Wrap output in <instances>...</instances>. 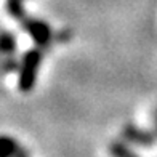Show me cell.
Here are the masks:
<instances>
[{"mask_svg": "<svg viewBox=\"0 0 157 157\" xmlns=\"http://www.w3.org/2000/svg\"><path fill=\"white\" fill-rule=\"evenodd\" d=\"M154 133L157 135V109L154 112Z\"/></svg>", "mask_w": 157, "mask_h": 157, "instance_id": "cell-11", "label": "cell"}, {"mask_svg": "<svg viewBox=\"0 0 157 157\" xmlns=\"http://www.w3.org/2000/svg\"><path fill=\"white\" fill-rule=\"evenodd\" d=\"M15 157H31V154H29V151H27V149H23V147H21V151H19Z\"/></svg>", "mask_w": 157, "mask_h": 157, "instance_id": "cell-10", "label": "cell"}, {"mask_svg": "<svg viewBox=\"0 0 157 157\" xmlns=\"http://www.w3.org/2000/svg\"><path fill=\"white\" fill-rule=\"evenodd\" d=\"M0 50H2V55H3V56L15 55L16 50H18L16 35L13 34L11 31H8V29H3V31H2V39H0Z\"/></svg>", "mask_w": 157, "mask_h": 157, "instance_id": "cell-4", "label": "cell"}, {"mask_svg": "<svg viewBox=\"0 0 157 157\" xmlns=\"http://www.w3.org/2000/svg\"><path fill=\"white\" fill-rule=\"evenodd\" d=\"M44 61V50L39 47H34L26 50L21 56L19 69H18V88L23 93H29L35 87L37 74Z\"/></svg>", "mask_w": 157, "mask_h": 157, "instance_id": "cell-1", "label": "cell"}, {"mask_svg": "<svg viewBox=\"0 0 157 157\" xmlns=\"http://www.w3.org/2000/svg\"><path fill=\"white\" fill-rule=\"evenodd\" d=\"M63 39H64V40L71 39V31H69V29H63L61 32L55 34V40H58V42H63Z\"/></svg>", "mask_w": 157, "mask_h": 157, "instance_id": "cell-9", "label": "cell"}, {"mask_svg": "<svg viewBox=\"0 0 157 157\" xmlns=\"http://www.w3.org/2000/svg\"><path fill=\"white\" fill-rule=\"evenodd\" d=\"M6 11H8V15L16 21H23L27 16L23 0H6Z\"/></svg>", "mask_w": 157, "mask_h": 157, "instance_id": "cell-7", "label": "cell"}, {"mask_svg": "<svg viewBox=\"0 0 157 157\" xmlns=\"http://www.w3.org/2000/svg\"><path fill=\"white\" fill-rule=\"evenodd\" d=\"M0 144H2V152H0V157H15L21 151V146H19L18 140H15L13 136H10V135H3Z\"/></svg>", "mask_w": 157, "mask_h": 157, "instance_id": "cell-6", "label": "cell"}, {"mask_svg": "<svg viewBox=\"0 0 157 157\" xmlns=\"http://www.w3.org/2000/svg\"><path fill=\"white\" fill-rule=\"evenodd\" d=\"M19 63H21V59H16V56H15V55L3 56V59H2V72H3V74L18 72Z\"/></svg>", "mask_w": 157, "mask_h": 157, "instance_id": "cell-8", "label": "cell"}, {"mask_svg": "<svg viewBox=\"0 0 157 157\" xmlns=\"http://www.w3.org/2000/svg\"><path fill=\"white\" fill-rule=\"evenodd\" d=\"M109 152L112 157H140L133 149L128 146V143L125 140H116V141H111L109 144Z\"/></svg>", "mask_w": 157, "mask_h": 157, "instance_id": "cell-5", "label": "cell"}, {"mask_svg": "<svg viewBox=\"0 0 157 157\" xmlns=\"http://www.w3.org/2000/svg\"><path fill=\"white\" fill-rule=\"evenodd\" d=\"M19 26L23 29V32H26L32 39L35 47H39L42 50H48L53 45L55 32L47 21L40 19V18L26 16L23 21H19Z\"/></svg>", "mask_w": 157, "mask_h": 157, "instance_id": "cell-2", "label": "cell"}, {"mask_svg": "<svg viewBox=\"0 0 157 157\" xmlns=\"http://www.w3.org/2000/svg\"><path fill=\"white\" fill-rule=\"evenodd\" d=\"M120 135H122V140H125L128 144H135L144 149L154 147V144L157 143V135L154 133V130H146L135 124L124 125Z\"/></svg>", "mask_w": 157, "mask_h": 157, "instance_id": "cell-3", "label": "cell"}]
</instances>
